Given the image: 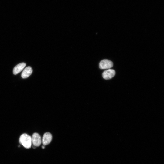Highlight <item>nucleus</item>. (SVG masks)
<instances>
[{"mask_svg": "<svg viewBox=\"0 0 164 164\" xmlns=\"http://www.w3.org/2000/svg\"><path fill=\"white\" fill-rule=\"evenodd\" d=\"M19 142L25 148H30L32 145V138L26 134H23L20 137Z\"/></svg>", "mask_w": 164, "mask_h": 164, "instance_id": "f257e3e1", "label": "nucleus"}, {"mask_svg": "<svg viewBox=\"0 0 164 164\" xmlns=\"http://www.w3.org/2000/svg\"><path fill=\"white\" fill-rule=\"evenodd\" d=\"M113 63L111 61L107 59H104L99 63V68L102 69H109L113 66Z\"/></svg>", "mask_w": 164, "mask_h": 164, "instance_id": "f03ea898", "label": "nucleus"}, {"mask_svg": "<svg viewBox=\"0 0 164 164\" xmlns=\"http://www.w3.org/2000/svg\"><path fill=\"white\" fill-rule=\"evenodd\" d=\"M32 141L34 146H39L42 142L41 137L37 133H34L32 135Z\"/></svg>", "mask_w": 164, "mask_h": 164, "instance_id": "7ed1b4c3", "label": "nucleus"}, {"mask_svg": "<svg viewBox=\"0 0 164 164\" xmlns=\"http://www.w3.org/2000/svg\"><path fill=\"white\" fill-rule=\"evenodd\" d=\"M115 74V71L113 69H108L105 70L102 73L103 78L106 80L112 78Z\"/></svg>", "mask_w": 164, "mask_h": 164, "instance_id": "20e7f679", "label": "nucleus"}, {"mask_svg": "<svg viewBox=\"0 0 164 164\" xmlns=\"http://www.w3.org/2000/svg\"><path fill=\"white\" fill-rule=\"evenodd\" d=\"M52 138V135L49 132H46L43 135L42 142L43 145L49 144L51 142Z\"/></svg>", "mask_w": 164, "mask_h": 164, "instance_id": "39448f33", "label": "nucleus"}, {"mask_svg": "<svg viewBox=\"0 0 164 164\" xmlns=\"http://www.w3.org/2000/svg\"><path fill=\"white\" fill-rule=\"evenodd\" d=\"M26 64L24 63H20L14 67L13 70V73L16 75L20 72L24 68Z\"/></svg>", "mask_w": 164, "mask_h": 164, "instance_id": "423d86ee", "label": "nucleus"}, {"mask_svg": "<svg viewBox=\"0 0 164 164\" xmlns=\"http://www.w3.org/2000/svg\"><path fill=\"white\" fill-rule=\"evenodd\" d=\"M32 72V70L31 67L28 66L26 67L22 73L21 76L23 78H26L30 76Z\"/></svg>", "mask_w": 164, "mask_h": 164, "instance_id": "0eeeda50", "label": "nucleus"}, {"mask_svg": "<svg viewBox=\"0 0 164 164\" xmlns=\"http://www.w3.org/2000/svg\"><path fill=\"white\" fill-rule=\"evenodd\" d=\"M45 145H43L42 146V148L43 149H44L45 148Z\"/></svg>", "mask_w": 164, "mask_h": 164, "instance_id": "6e6552de", "label": "nucleus"}]
</instances>
